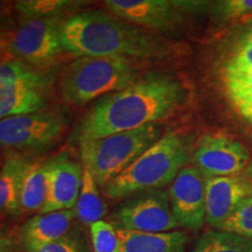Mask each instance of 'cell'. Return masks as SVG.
<instances>
[{"label": "cell", "instance_id": "6da1fadb", "mask_svg": "<svg viewBox=\"0 0 252 252\" xmlns=\"http://www.w3.org/2000/svg\"><path fill=\"white\" fill-rule=\"evenodd\" d=\"M186 89L171 75L151 72L126 87L97 100L69 137L78 145L166 118L184 103Z\"/></svg>", "mask_w": 252, "mask_h": 252}, {"label": "cell", "instance_id": "7a4b0ae2", "mask_svg": "<svg viewBox=\"0 0 252 252\" xmlns=\"http://www.w3.org/2000/svg\"><path fill=\"white\" fill-rule=\"evenodd\" d=\"M64 52L89 58L152 59L168 55L165 40L100 9H86L62 20Z\"/></svg>", "mask_w": 252, "mask_h": 252}, {"label": "cell", "instance_id": "3957f363", "mask_svg": "<svg viewBox=\"0 0 252 252\" xmlns=\"http://www.w3.org/2000/svg\"><path fill=\"white\" fill-rule=\"evenodd\" d=\"M189 159L187 141L176 132H167L130 167L104 187L106 196L124 198L157 190L174 181Z\"/></svg>", "mask_w": 252, "mask_h": 252}, {"label": "cell", "instance_id": "277c9868", "mask_svg": "<svg viewBox=\"0 0 252 252\" xmlns=\"http://www.w3.org/2000/svg\"><path fill=\"white\" fill-rule=\"evenodd\" d=\"M138 74L131 59L84 56L64 68L60 78V93L63 102L84 105L131 86Z\"/></svg>", "mask_w": 252, "mask_h": 252}, {"label": "cell", "instance_id": "5b68a950", "mask_svg": "<svg viewBox=\"0 0 252 252\" xmlns=\"http://www.w3.org/2000/svg\"><path fill=\"white\" fill-rule=\"evenodd\" d=\"M157 123L131 131L86 141L80 145L83 167L93 173L97 185L105 187L162 137Z\"/></svg>", "mask_w": 252, "mask_h": 252}, {"label": "cell", "instance_id": "8992f818", "mask_svg": "<svg viewBox=\"0 0 252 252\" xmlns=\"http://www.w3.org/2000/svg\"><path fill=\"white\" fill-rule=\"evenodd\" d=\"M52 75L20 60L0 63V121L46 109Z\"/></svg>", "mask_w": 252, "mask_h": 252}, {"label": "cell", "instance_id": "52a82bcc", "mask_svg": "<svg viewBox=\"0 0 252 252\" xmlns=\"http://www.w3.org/2000/svg\"><path fill=\"white\" fill-rule=\"evenodd\" d=\"M68 125L61 109L11 116L0 121V146L25 153L47 151L58 141Z\"/></svg>", "mask_w": 252, "mask_h": 252}, {"label": "cell", "instance_id": "ba28073f", "mask_svg": "<svg viewBox=\"0 0 252 252\" xmlns=\"http://www.w3.org/2000/svg\"><path fill=\"white\" fill-rule=\"evenodd\" d=\"M113 15L160 33H173L185 23L187 14L204 7L203 1L173 0H106L104 1Z\"/></svg>", "mask_w": 252, "mask_h": 252}, {"label": "cell", "instance_id": "9c48e42d", "mask_svg": "<svg viewBox=\"0 0 252 252\" xmlns=\"http://www.w3.org/2000/svg\"><path fill=\"white\" fill-rule=\"evenodd\" d=\"M63 19L43 18L21 21L8 47L9 54L13 59L41 70L53 65L64 52L60 37Z\"/></svg>", "mask_w": 252, "mask_h": 252}, {"label": "cell", "instance_id": "30bf717a", "mask_svg": "<svg viewBox=\"0 0 252 252\" xmlns=\"http://www.w3.org/2000/svg\"><path fill=\"white\" fill-rule=\"evenodd\" d=\"M119 229L144 234H162L180 228L173 215L168 193L159 190L137 194L116 213Z\"/></svg>", "mask_w": 252, "mask_h": 252}, {"label": "cell", "instance_id": "8fae6325", "mask_svg": "<svg viewBox=\"0 0 252 252\" xmlns=\"http://www.w3.org/2000/svg\"><path fill=\"white\" fill-rule=\"evenodd\" d=\"M195 167L206 179L241 173L249 161V151L243 144L224 134H206L194 151Z\"/></svg>", "mask_w": 252, "mask_h": 252}, {"label": "cell", "instance_id": "7c38bea8", "mask_svg": "<svg viewBox=\"0 0 252 252\" xmlns=\"http://www.w3.org/2000/svg\"><path fill=\"white\" fill-rule=\"evenodd\" d=\"M172 212L180 228L196 230L206 220V178L195 166L179 172L168 191Z\"/></svg>", "mask_w": 252, "mask_h": 252}, {"label": "cell", "instance_id": "4fadbf2b", "mask_svg": "<svg viewBox=\"0 0 252 252\" xmlns=\"http://www.w3.org/2000/svg\"><path fill=\"white\" fill-rule=\"evenodd\" d=\"M222 81L230 102L252 124V30L229 54L222 69Z\"/></svg>", "mask_w": 252, "mask_h": 252}, {"label": "cell", "instance_id": "5bb4252c", "mask_svg": "<svg viewBox=\"0 0 252 252\" xmlns=\"http://www.w3.org/2000/svg\"><path fill=\"white\" fill-rule=\"evenodd\" d=\"M252 197V174L206 179V222L220 229L239 204Z\"/></svg>", "mask_w": 252, "mask_h": 252}, {"label": "cell", "instance_id": "9a60e30c", "mask_svg": "<svg viewBox=\"0 0 252 252\" xmlns=\"http://www.w3.org/2000/svg\"><path fill=\"white\" fill-rule=\"evenodd\" d=\"M47 198L41 214L74 209L83 184V168L80 163L61 153L47 161Z\"/></svg>", "mask_w": 252, "mask_h": 252}, {"label": "cell", "instance_id": "2e32d148", "mask_svg": "<svg viewBox=\"0 0 252 252\" xmlns=\"http://www.w3.org/2000/svg\"><path fill=\"white\" fill-rule=\"evenodd\" d=\"M33 160L13 154L7 157L0 169V216H19L23 213L20 204L21 186Z\"/></svg>", "mask_w": 252, "mask_h": 252}, {"label": "cell", "instance_id": "e0dca14e", "mask_svg": "<svg viewBox=\"0 0 252 252\" xmlns=\"http://www.w3.org/2000/svg\"><path fill=\"white\" fill-rule=\"evenodd\" d=\"M75 219L74 209L40 214L32 217L21 228L23 244H46L59 241L69 235Z\"/></svg>", "mask_w": 252, "mask_h": 252}, {"label": "cell", "instance_id": "ac0fdd59", "mask_svg": "<svg viewBox=\"0 0 252 252\" xmlns=\"http://www.w3.org/2000/svg\"><path fill=\"white\" fill-rule=\"evenodd\" d=\"M117 230L122 242V252H186L188 243L187 234L180 230L162 234Z\"/></svg>", "mask_w": 252, "mask_h": 252}, {"label": "cell", "instance_id": "d6986e66", "mask_svg": "<svg viewBox=\"0 0 252 252\" xmlns=\"http://www.w3.org/2000/svg\"><path fill=\"white\" fill-rule=\"evenodd\" d=\"M76 219L83 224L91 225L102 220L108 212V207L103 201L98 190V185L93 173L83 167V184L74 207Z\"/></svg>", "mask_w": 252, "mask_h": 252}, {"label": "cell", "instance_id": "ffe728a7", "mask_svg": "<svg viewBox=\"0 0 252 252\" xmlns=\"http://www.w3.org/2000/svg\"><path fill=\"white\" fill-rule=\"evenodd\" d=\"M47 161H33L25 175L21 186L20 204L24 212H41L46 203L47 188Z\"/></svg>", "mask_w": 252, "mask_h": 252}, {"label": "cell", "instance_id": "44dd1931", "mask_svg": "<svg viewBox=\"0 0 252 252\" xmlns=\"http://www.w3.org/2000/svg\"><path fill=\"white\" fill-rule=\"evenodd\" d=\"M191 252H252V239L225 230H208L196 239Z\"/></svg>", "mask_w": 252, "mask_h": 252}, {"label": "cell", "instance_id": "7402d4cb", "mask_svg": "<svg viewBox=\"0 0 252 252\" xmlns=\"http://www.w3.org/2000/svg\"><path fill=\"white\" fill-rule=\"evenodd\" d=\"M86 4L83 1H70V0H20L15 1L19 23L31 19L62 18L75 9Z\"/></svg>", "mask_w": 252, "mask_h": 252}, {"label": "cell", "instance_id": "603a6c76", "mask_svg": "<svg viewBox=\"0 0 252 252\" xmlns=\"http://www.w3.org/2000/svg\"><path fill=\"white\" fill-rule=\"evenodd\" d=\"M94 252H122V242L118 230L112 224L99 220L90 225Z\"/></svg>", "mask_w": 252, "mask_h": 252}, {"label": "cell", "instance_id": "cb8c5ba5", "mask_svg": "<svg viewBox=\"0 0 252 252\" xmlns=\"http://www.w3.org/2000/svg\"><path fill=\"white\" fill-rule=\"evenodd\" d=\"M219 230L235 232L252 239V197L244 200Z\"/></svg>", "mask_w": 252, "mask_h": 252}, {"label": "cell", "instance_id": "d4e9b609", "mask_svg": "<svg viewBox=\"0 0 252 252\" xmlns=\"http://www.w3.org/2000/svg\"><path fill=\"white\" fill-rule=\"evenodd\" d=\"M213 14L222 21H241L252 17V0H224L213 4Z\"/></svg>", "mask_w": 252, "mask_h": 252}, {"label": "cell", "instance_id": "484cf974", "mask_svg": "<svg viewBox=\"0 0 252 252\" xmlns=\"http://www.w3.org/2000/svg\"><path fill=\"white\" fill-rule=\"evenodd\" d=\"M26 252H87L82 241L74 235H67L59 241L46 244H24Z\"/></svg>", "mask_w": 252, "mask_h": 252}, {"label": "cell", "instance_id": "4316f807", "mask_svg": "<svg viewBox=\"0 0 252 252\" xmlns=\"http://www.w3.org/2000/svg\"><path fill=\"white\" fill-rule=\"evenodd\" d=\"M18 20L15 1L0 0V31L14 33L19 27Z\"/></svg>", "mask_w": 252, "mask_h": 252}, {"label": "cell", "instance_id": "83f0119b", "mask_svg": "<svg viewBox=\"0 0 252 252\" xmlns=\"http://www.w3.org/2000/svg\"><path fill=\"white\" fill-rule=\"evenodd\" d=\"M18 244L15 239L8 232L2 230L0 232V252H15Z\"/></svg>", "mask_w": 252, "mask_h": 252}, {"label": "cell", "instance_id": "f1b7e54d", "mask_svg": "<svg viewBox=\"0 0 252 252\" xmlns=\"http://www.w3.org/2000/svg\"><path fill=\"white\" fill-rule=\"evenodd\" d=\"M13 35L14 33H11V32L0 31V49L8 50V47L11 45Z\"/></svg>", "mask_w": 252, "mask_h": 252}, {"label": "cell", "instance_id": "f546056e", "mask_svg": "<svg viewBox=\"0 0 252 252\" xmlns=\"http://www.w3.org/2000/svg\"><path fill=\"white\" fill-rule=\"evenodd\" d=\"M11 59H13V56L9 54L8 50L0 49V63L7 61V60H11Z\"/></svg>", "mask_w": 252, "mask_h": 252}, {"label": "cell", "instance_id": "4dcf8cb0", "mask_svg": "<svg viewBox=\"0 0 252 252\" xmlns=\"http://www.w3.org/2000/svg\"><path fill=\"white\" fill-rule=\"evenodd\" d=\"M2 230H4V229H2V228H1V225H0V232H1Z\"/></svg>", "mask_w": 252, "mask_h": 252}, {"label": "cell", "instance_id": "1f68e13d", "mask_svg": "<svg viewBox=\"0 0 252 252\" xmlns=\"http://www.w3.org/2000/svg\"><path fill=\"white\" fill-rule=\"evenodd\" d=\"M1 167H2L1 166V160H0V169H1Z\"/></svg>", "mask_w": 252, "mask_h": 252}]
</instances>
